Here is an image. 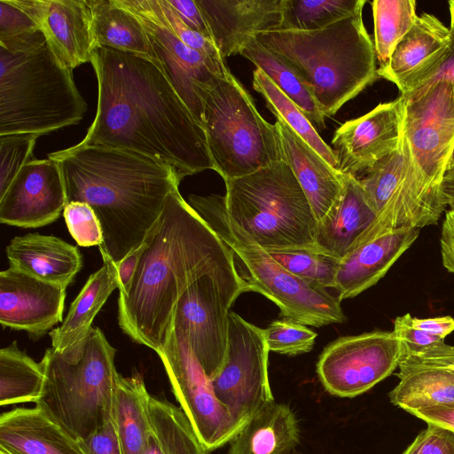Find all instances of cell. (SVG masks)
Masks as SVG:
<instances>
[{
	"instance_id": "cell-1",
	"label": "cell",
	"mask_w": 454,
	"mask_h": 454,
	"mask_svg": "<svg viewBox=\"0 0 454 454\" xmlns=\"http://www.w3.org/2000/svg\"><path fill=\"white\" fill-rule=\"evenodd\" d=\"M92 65L98 81L93 122L82 145H103L153 158L182 181L214 170L205 131L152 57L98 48Z\"/></svg>"
},
{
	"instance_id": "cell-2",
	"label": "cell",
	"mask_w": 454,
	"mask_h": 454,
	"mask_svg": "<svg viewBox=\"0 0 454 454\" xmlns=\"http://www.w3.org/2000/svg\"><path fill=\"white\" fill-rule=\"evenodd\" d=\"M144 243L129 289L119 294L117 317L128 337L158 354L173 332L184 291L206 274L237 271L230 249L179 188L168 194Z\"/></svg>"
},
{
	"instance_id": "cell-3",
	"label": "cell",
	"mask_w": 454,
	"mask_h": 454,
	"mask_svg": "<svg viewBox=\"0 0 454 454\" xmlns=\"http://www.w3.org/2000/svg\"><path fill=\"white\" fill-rule=\"evenodd\" d=\"M58 162L67 203L95 211L103 231L98 247L116 263L145 240L181 180L169 166L130 150L77 145L48 154Z\"/></svg>"
},
{
	"instance_id": "cell-4",
	"label": "cell",
	"mask_w": 454,
	"mask_h": 454,
	"mask_svg": "<svg viewBox=\"0 0 454 454\" xmlns=\"http://www.w3.org/2000/svg\"><path fill=\"white\" fill-rule=\"evenodd\" d=\"M254 38L299 76L325 117L379 77L363 12L320 30H275Z\"/></svg>"
},
{
	"instance_id": "cell-5",
	"label": "cell",
	"mask_w": 454,
	"mask_h": 454,
	"mask_svg": "<svg viewBox=\"0 0 454 454\" xmlns=\"http://www.w3.org/2000/svg\"><path fill=\"white\" fill-rule=\"evenodd\" d=\"M87 103L42 33L0 44V136L46 135L80 122Z\"/></svg>"
},
{
	"instance_id": "cell-6",
	"label": "cell",
	"mask_w": 454,
	"mask_h": 454,
	"mask_svg": "<svg viewBox=\"0 0 454 454\" xmlns=\"http://www.w3.org/2000/svg\"><path fill=\"white\" fill-rule=\"evenodd\" d=\"M115 353L98 327L73 348H47L40 361L44 381L36 406L75 438L89 437L113 419L120 375Z\"/></svg>"
},
{
	"instance_id": "cell-7",
	"label": "cell",
	"mask_w": 454,
	"mask_h": 454,
	"mask_svg": "<svg viewBox=\"0 0 454 454\" xmlns=\"http://www.w3.org/2000/svg\"><path fill=\"white\" fill-rule=\"evenodd\" d=\"M187 202L230 249L236 271L248 292L259 293L273 301L284 318L315 327L346 321L337 295L287 271L232 223L224 196L190 194Z\"/></svg>"
},
{
	"instance_id": "cell-8",
	"label": "cell",
	"mask_w": 454,
	"mask_h": 454,
	"mask_svg": "<svg viewBox=\"0 0 454 454\" xmlns=\"http://www.w3.org/2000/svg\"><path fill=\"white\" fill-rule=\"evenodd\" d=\"M230 220L266 251L316 249L317 220L284 160L224 180Z\"/></svg>"
},
{
	"instance_id": "cell-9",
	"label": "cell",
	"mask_w": 454,
	"mask_h": 454,
	"mask_svg": "<svg viewBox=\"0 0 454 454\" xmlns=\"http://www.w3.org/2000/svg\"><path fill=\"white\" fill-rule=\"evenodd\" d=\"M202 127L214 170L239 178L283 160L277 124L258 112L253 98L228 70L203 93Z\"/></svg>"
},
{
	"instance_id": "cell-10",
	"label": "cell",
	"mask_w": 454,
	"mask_h": 454,
	"mask_svg": "<svg viewBox=\"0 0 454 454\" xmlns=\"http://www.w3.org/2000/svg\"><path fill=\"white\" fill-rule=\"evenodd\" d=\"M357 179L376 220L352 251L387 232L437 224L446 210L442 192L429 186L415 167L403 132L397 148Z\"/></svg>"
},
{
	"instance_id": "cell-11",
	"label": "cell",
	"mask_w": 454,
	"mask_h": 454,
	"mask_svg": "<svg viewBox=\"0 0 454 454\" xmlns=\"http://www.w3.org/2000/svg\"><path fill=\"white\" fill-rule=\"evenodd\" d=\"M247 292L237 272L206 274L177 301L173 329L187 340L209 380L221 371L226 358L230 309Z\"/></svg>"
},
{
	"instance_id": "cell-12",
	"label": "cell",
	"mask_w": 454,
	"mask_h": 454,
	"mask_svg": "<svg viewBox=\"0 0 454 454\" xmlns=\"http://www.w3.org/2000/svg\"><path fill=\"white\" fill-rule=\"evenodd\" d=\"M269 352L264 329L231 311L226 358L210 382L215 397L240 429L275 402L268 375Z\"/></svg>"
},
{
	"instance_id": "cell-13",
	"label": "cell",
	"mask_w": 454,
	"mask_h": 454,
	"mask_svg": "<svg viewBox=\"0 0 454 454\" xmlns=\"http://www.w3.org/2000/svg\"><path fill=\"white\" fill-rule=\"evenodd\" d=\"M404 355V345L393 331L343 336L325 348L317 373L329 394L352 398L390 376Z\"/></svg>"
},
{
	"instance_id": "cell-14",
	"label": "cell",
	"mask_w": 454,
	"mask_h": 454,
	"mask_svg": "<svg viewBox=\"0 0 454 454\" xmlns=\"http://www.w3.org/2000/svg\"><path fill=\"white\" fill-rule=\"evenodd\" d=\"M158 355L180 408L205 448L212 451L230 442L240 428L215 397L210 380L184 337L173 329Z\"/></svg>"
},
{
	"instance_id": "cell-15",
	"label": "cell",
	"mask_w": 454,
	"mask_h": 454,
	"mask_svg": "<svg viewBox=\"0 0 454 454\" xmlns=\"http://www.w3.org/2000/svg\"><path fill=\"white\" fill-rule=\"evenodd\" d=\"M117 2L140 20L155 58L202 126L204 90L215 77L223 75L229 70L225 63L215 61L184 43L167 23L159 0Z\"/></svg>"
},
{
	"instance_id": "cell-16",
	"label": "cell",
	"mask_w": 454,
	"mask_h": 454,
	"mask_svg": "<svg viewBox=\"0 0 454 454\" xmlns=\"http://www.w3.org/2000/svg\"><path fill=\"white\" fill-rule=\"evenodd\" d=\"M402 98L403 132L415 167L429 186L441 191L454 146V87L440 82Z\"/></svg>"
},
{
	"instance_id": "cell-17",
	"label": "cell",
	"mask_w": 454,
	"mask_h": 454,
	"mask_svg": "<svg viewBox=\"0 0 454 454\" xmlns=\"http://www.w3.org/2000/svg\"><path fill=\"white\" fill-rule=\"evenodd\" d=\"M403 99L382 103L340 125L332 139L337 169L356 178L398 146L403 126Z\"/></svg>"
},
{
	"instance_id": "cell-18",
	"label": "cell",
	"mask_w": 454,
	"mask_h": 454,
	"mask_svg": "<svg viewBox=\"0 0 454 454\" xmlns=\"http://www.w3.org/2000/svg\"><path fill=\"white\" fill-rule=\"evenodd\" d=\"M67 204L60 168L52 159H34L24 165L0 196V222L39 228L55 222Z\"/></svg>"
},
{
	"instance_id": "cell-19",
	"label": "cell",
	"mask_w": 454,
	"mask_h": 454,
	"mask_svg": "<svg viewBox=\"0 0 454 454\" xmlns=\"http://www.w3.org/2000/svg\"><path fill=\"white\" fill-rule=\"evenodd\" d=\"M66 287L15 268L0 272V324L38 340L63 321Z\"/></svg>"
},
{
	"instance_id": "cell-20",
	"label": "cell",
	"mask_w": 454,
	"mask_h": 454,
	"mask_svg": "<svg viewBox=\"0 0 454 454\" xmlns=\"http://www.w3.org/2000/svg\"><path fill=\"white\" fill-rule=\"evenodd\" d=\"M38 26L46 43L72 70L90 63L98 49L90 0H12Z\"/></svg>"
},
{
	"instance_id": "cell-21",
	"label": "cell",
	"mask_w": 454,
	"mask_h": 454,
	"mask_svg": "<svg viewBox=\"0 0 454 454\" xmlns=\"http://www.w3.org/2000/svg\"><path fill=\"white\" fill-rule=\"evenodd\" d=\"M223 59L240 54L256 35L279 30L285 0H196Z\"/></svg>"
},
{
	"instance_id": "cell-22",
	"label": "cell",
	"mask_w": 454,
	"mask_h": 454,
	"mask_svg": "<svg viewBox=\"0 0 454 454\" xmlns=\"http://www.w3.org/2000/svg\"><path fill=\"white\" fill-rule=\"evenodd\" d=\"M451 44L450 29L435 16L422 13L398 43L387 65L378 68V75L405 95L441 66Z\"/></svg>"
},
{
	"instance_id": "cell-23",
	"label": "cell",
	"mask_w": 454,
	"mask_h": 454,
	"mask_svg": "<svg viewBox=\"0 0 454 454\" xmlns=\"http://www.w3.org/2000/svg\"><path fill=\"white\" fill-rule=\"evenodd\" d=\"M276 124L280 135L283 160L294 174L318 223L340 200L345 175L332 167L283 121L277 120Z\"/></svg>"
},
{
	"instance_id": "cell-24",
	"label": "cell",
	"mask_w": 454,
	"mask_h": 454,
	"mask_svg": "<svg viewBox=\"0 0 454 454\" xmlns=\"http://www.w3.org/2000/svg\"><path fill=\"white\" fill-rule=\"evenodd\" d=\"M419 231L407 228L387 232L341 259L333 288L339 299L355 297L378 283L417 239Z\"/></svg>"
},
{
	"instance_id": "cell-25",
	"label": "cell",
	"mask_w": 454,
	"mask_h": 454,
	"mask_svg": "<svg viewBox=\"0 0 454 454\" xmlns=\"http://www.w3.org/2000/svg\"><path fill=\"white\" fill-rule=\"evenodd\" d=\"M0 446L11 454H87L79 439L38 406L1 414Z\"/></svg>"
},
{
	"instance_id": "cell-26",
	"label": "cell",
	"mask_w": 454,
	"mask_h": 454,
	"mask_svg": "<svg viewBox=\"0 0 454 454\" xmlns=\"http://www.w3.org/2000/svg\"><path fill=\"white\" fill-rule=\"evenodd\" d=\"M5 252L11 267L66 288L82 268L79 248L54 236L36 232L17 236Z\"/></svg>"
},
{
	"instance_id": "cell-27",
	"label": "cell",
	"mask_w": 454,
	"mask_h": 454,
	"mask_svg": "<svg viewBox=\"0 0 454 454\" xmlns=\"http://www.w3.org/2000/svg\"><path fill=\"white\" fill-rule=\"evenodd\" d=\"M376 220L359 180L345 175L342 195L317 223L315 248L339 260L354 248L360 237Z\"/></svg>"
},
{
	"instance_id": "cell-28",
	"label": "cell",
	"mask_w": 454,
	"mask_h": 454,
	"mask_svg": "<svg viewBox=\"0 0 454 454\" xmlns=\"http://www.w3.org/2000/svg\"><path fill=\"white\" fill-rule=\"evenodd\" d=\"M103 266L92 273L72 302L61 325L49 334L51 347L58 352L73 348L82 343L90 333L92 322L112 292L120 288L117 267L104 251H99Z\"/></svg>"
},
{
	"instance_id": "cell-29",
	"label": "cell",
	"mask_w": 454,
	"mask_h": 454,
	"mask_svg": "<svg viewBox=\"0 0 454 454\" xmlns=\"http://www.w3.org/2000/svg\"><path fill=\"white\" fill-rule=\"evenodd\" d=\"M299 423L285 403L273 402L254 414L230 441L228 454H286L300 443Z\"/></svg>"
},
{
	"instance_id": "cell-30",
	"label": "cell",
	"mask_w": 454,
	"mask_h": 454,
	"mask_svg": "<svg viewBox=\"0 0 454 454\" xmlns=\"http://www.w3.org/2000/svg\"><path fill=\"white\" fill-rule=\"evenodd\" d=\"M151 395L143 377L119 375L113 408V419L124 454H143L151 434Z\"/></svg>"
},
{
	"instance_id": "cell-31",
	"label": "cell",
	"mask_w": 454,
	"mask_h": 454,
	"mask_svg": "<svg viewBox=\"0 0 454 454\" xmlns=\"http://www.w3.org/2000/svg\"><path fill=\"white\" fill-rule=\"evenodd\" d=\"M397 385L389 392L391 403L411 411L454 402V373L442 368L401 362Z\"/></svg>"
},
{
	"instance_id": "cell-32",
	"label": "cell",
	"mask_w": 454,
	"mask_h": 454,
	"mask_svg": "<svg viewBox=\"0 0 454 454\" xmlns=\"http://www.w3.org/2000/svg\"><path fill=\"white\" fill-rule=\"evenodd\" d=\"M92 27L98 48L155 58L140 20L117 0H90Z\"/></svg>"
},
{
	"instance_id": "cell-33",
	"label": "cell",
	"mask_w": 454,
	"mask_h": 454,
	"mask_svg": "<svg viewBox=\"0 0 454 454\" xmlns=\"http://www.w3.org/2000/svg\"><path fill=\"white\" fill-rule=\"evenodd\" d=\"M151 434L143 454H208L184 411L151 396Z\"/></svg>"
},
{
	"instance_id": "cell-34",
	"label": "cell",
	"mask_w": 454,
	"mask_h": 454,
	"mask_svg": "<svg viewBox=\"0 0 454 454\" xmlns=\"http://www.w3.org/2000/svg\"><path fill=\"white\" fill-rule=\"evenodd\" d=\"M44 381L41 362L20 350L17 341L0 350V404L39 400Z\"/></svg>"
},
{
	"instance_id": "cell-35",
	"label": "cell",
	"mask_w": 454,
	"mask_h": 454,
	"mask_svg": "<svg viewBox=\"0 0 454 454\" xmlns=\"http://www.w3.org/2000/svg\"><path fill=\"white\" fill-rule=\"evenodd\" d=\"M261 69L300 109L317 129L325 127L321 108L310 90L299 76L279 60L272 52L264 48L254 37L240 53Z\"/></svg>"
},
{
	"instance_id": "cell-36",
	"label": "cell",
	"mask_w": 454,
	"mask_h": 454,
	"mask_svg": "<svg viewBox=\"0 0 454 454\" xmlns=\"http://www.w3.org/2000/svg\"><path fill=\"white\" fill-rule=\"evenodd\" d=\"M253 87L262 96L268 109L286 123L294 132L317 152L332 167L337 169L338 162L332 149L319 136L300 107L259 68L253 73Z\"/></svg>"
},
{
	"instance_id": "cell-37",
	"label": "cell",
	"mask_w": 454,
	"mask_h": 454,
	"mask_svg": "<svg viewBox=\"0 0 454 454\" xmlns=\"http://www.w3.org/2000/svg\"><path fill=\"white\" fill-rule=\"evenodd\" d=\"M374 23V51L380 63L385 67L390 57L418 15L414 0H374L372 2Z\"/></svg>"
},
{
	"instance_id": "cell-38",
	"label": "cell",
	"mask_w": 454,
	"mask_h": 454,
	"mask_svg": "<svg viewBox=\"0 0 454 454\" xmlns=\"http://www.w3.org/2000/svg\"><path fill=\"white\" fill-rule=\"evenodd\" d=\"M365 3V0H285L279 30H320L363 12Z\"/></svg>"
},
{
	"instance_id": "cell-39",
	"label": "cell",
	"mask_w": 454,
	"mask_h": 454,
	"mask_svg": "<svg viewBox=\"0 0 454 454\" xmlns=\"http://www.w3.org/2000/svg\"><path fill=\"white\" fill-rule=\"evenodd\" d=\"M269 253L287 271L298 278L319 287L334 288L340 260L317 249Z\"/></svg>"
},
{
	"instance_id": "cell-40",
	"label": "cell",
	"mask_w": 454,
	"mask_h": 454,
	"mask_svg": "<svg viewBox=\"0 0 454 454\" xmlns=\"http://www.w3.org/2000/svg\"><path fill=\"white\" fill-rule=\"evenodd\" d=\"M264 332L270 352L291 356L311 351L317 336L305 325L287 318L272 321Z\"/></svg>"
},
{
	"instance_id": "cell-41",
	"label": "cell",
	"mask_w": 454,
	"mask_h": 454,
	"mask_svg": "<svg viewBox=\"0 0 454 454\" xmlns=\"http://www.w3.org/2000/svg\"><path fill=\"white\" fill-rule=\"evenodd\" d=\"M38 134L18 133L0 136V196L28 161L34 160L33 150Z\"/></svg>"
},
{
	"instance_id": "cell-42",
	"label": "cell",
	"mask_w": 454,
	"mask_h": 454,
	"mask_svg": "<svg viewBox=\"0 0 454 454\" xmlns=\"http://www.w3.org/2000/svg\"><path fill=\"white\" fill-rule=\"evenodd\" d=\"M69 233L80 247L101 246L103 231L92 207L84 202H68L63 211Z\"/></svg>"
},
{
	"instance_id": "cell-43",
	"label": "cell",
	"mask_w": 454,
	"mask_h": 454,
	"mask_svg": "<svg viewBox=\"0 0 454 454\" xmlns=\"http://www.w3.org/2000/svg\"><path fill=\"white\" fill-rule=\"evenodd\" d=\"M39 33L35 21L12 0H0V44L27 40Z\"/></svg>"
},
{
	"instance_id": "cell-44",
	"label": "cell",
	"mask_w": 454,
	"mask_h": 454,
	"mask_svg": "<svg viewBox=\"0 0 454 454\" xmlns=\"http://www.w3.org/2000/svg\"><path fill=\"white\" fill-rule=\"evenodd\" d=\"M165 20L172 31L187 46L217 62H224L214 42L189 27L168 0H159Z\"/></svg>"
},
{
	"instance_id": "cell-45",
	"label": "cell",
	"mask_w": 454,
	"mask_h": 454,
	"mask_svg": "<svg viewBox=\"0 0 454 454\" xmlns=\"http://www.w3.org/2000/svg\"><path fill=\"white\" fill-rule=\"evenodd\" d=\"M411 321L412 317L406 313L397 317L394 322L393 332L404 345L405 355L403 357L444 341V339L439 336L414 328Z\"/></svg>"
},
{
	"instance_id": "cell-46",
	"label": "cell",
	"mask_w": 454,
	"mask_h": 454,
	"mask_svg": "<svg viewBox=\"0 0 454 454\" xmlns=\"http://www.w3.org/2000/svg\"><path fill=\"white\" fill-rule=\"evenodd\" d=\"M412 443L411 454H454V433L434 425H427Z\"/></svg>"
},
{
	"instance_id": "cell-47",
	"label": "cell",
	"mask_w": 454,
	"mask_h": 454,
	"mask_svg": "<svg viewBox=\"0 0 454 454\" xmlns=\"http://www.w3.org/2000/svg\"><path fill=\"white\" fill-rule=\"evenodd\" d=\"M87 454H124L112 419L84 440H80Z\"/></svg>"
},
{
	"instance_id": "cell-48",
	"label": "cell",
	"mask_w": 454,
	"mask_h": 454,
	"mask_svg": "<svg viewBox=\"0 0 454 454\" xmlns=\"http://www.w3.org/2000/svg\"><path fill=\"white\" fill-rule=\"evenodd\" d=\"M401 362L439 367L454 373V346L443 341L406 356Z\"/></svg>"
},
{
	"instance_id": "cell-49",
	"label": "cell",
	"mask_w": 454,
	"mask_h": 454,
	"mask_svg": "<svg viewBox=\"0 0 454 454\" xmlns=\"http://www.w3.org/2000/svg\"><path fill=\"white\" fill-rule=\"evenodd\" d=\"M181 20L192 29L212 40L207 23L196 0H168Z\"/></svg>"
},
{
	"instance_id": "cell-50",
	"label": "cell",
	"mask_w": 454,
	"mask_h": 454,
	"mask_svg": "<svg viewBox=\"0 0 454 454\" xmlns=\"http://www.w3.org/2000/svg\"><path fill=\"white\" fill-rule=\"evenodd\" d=\"M410 414L425 421L454 433V402L441 405L419 408L411 411Z\"/></svg>"
},
{
	"instance_id": "cell-51",
	"label": "cell",
	"mask_w": 454,
	"mask_h": 454,
	"mask_svg": "<svg viewBox=\"0 0 454 454\" xmlns=\"http://www.w3.org/2000/svg\"><path fill=\"white\" fill-rule=\"evenodd\" d=\"M440 82H449L454 87V34H452L451 48L441 66L421 81L411 91L400 96L409 97L417 94Z\"/></svg>"
},
{
	"instance_id": "cell-52",
	"label": "cell",
	"mask_w": 454,
	"mask_h": 454,
	"mask_svg": "<svg viewBox=\"0 0 454 454\" xmlns=\"http://www.w3.org/2000/svg\"><path fill=\"white\" fill-rule=\"evenodd\" d=\"M441 256L443 267L454 273V207L445 212L440 238Z\"/></svg>"
},
{
	"instance_id": "cell-53",
	"label": "cell",
	"mask_w": 454,
	"mask_h": 454,
	"mask_svg": "<svg viewBox=\"0 0 454 454\" xmlns=\"http://www.w3.org/2000/svg\"><path fill=\"white\" fill-rule=\"evenodd\" d=\"M145 247V245L143 242L138 247L131 251L121 262L116 263L120 282L119 294H126L129 291Z\"/></svg>"
},
{
	"instance_id": "cell-54",
	"label": "cell",
	"mask_w": 454,
	"mask_h": 454,
	"mask_svg": "<svg viewBox=\"0 0 454 454\" xmlns=\"http://www.w3.org/2000/svg\"><path fill=\"white\" fill-rule=\"evenodd\" d=\"M412 326L428 333L445 339L454 331V318L450 316L432 318L412 317Z\"/></svg>"
},
{
	"instance_id": "cell-55",
	"label": "cell",
	"mask_w": 454,
	"mask_h": 454,
	"mask_svg": "<svg viewBox=\"0 0 454 454\" xmlns=\"http://www.w3.org/2000/svg\"><path fill=\"white\" fill-rule=\"evenodd\" d=\"M441 192L445 204L450 207H454V175L444 176Z\"/></svg>"
},
{
	"instance_id": "cell-56",
	"label": "cell",
	"mask_w": 454,
	"mask_h": 454,
	"mask_svg": "<svg viewBox=\"0 0 454 454\" xmlns=\"http://www.w3.org/2000/svg\"><path fill=\"white\" fill-rule=\"evenodd\" d=\"M454 175V146L452 148L451 153L450 155L446 169H445V175Z\"/></svg>"
},
{
	"instance_id": "cell-57",
	"label": "cell",
	"mask_w": 454,
	"mask_h": 454,
	"mask_svg": "<svg viewBox=\"0 0 454 454\" xmlns=\"http://www.w3.org/2000/svg\"><path fill=\"white\" fill-rule=\"evenodd\" d=\"M449 9L450 15V31L454 34V0L449 1Z\"/></svg>"
},
{
	"instance_id": "cell-58",
	"label": "cell",
	"mask_w": 454,
	"mask_h": 454,
	"mask_svg": "<svg viewBox=\"0 0 454 454\" xmlns=\"http://www.w3.org/2000/svg\"><path fill=\"white\" fill-rule=\"evenodd\" d=\"M413 450V443L411 442L402 454H411Z\"/></svg>"
},
{
	"instance_id": "cell-59",
	"label": "cell",
	"mask_w": 454,
	"mask_h": 454,
	"mask_svg": "<svg viewBox=\"0 0 454 454\" xmlns=\"http://www.w3.org/2000/svg\"><path fill=\"white\" fill-rule=\"evenodd\" d=\"M286 454H303V453L299 451V450H296L295 449H294V450H290L289 452H287Z\"/></svg>"
},
{
	"instance_id": "cell-60",
	"label": "cell",
	"mask_w": 454,
	"mask_h": 454,
	"mask_svg": "<svg viewBox=\"0 0 454 454\" xmlns=\"http://www.w3.org/2000/svg\"><path fill=\"white\" fill-rule=\"evenodd\" d=\"M0 454H11L8 450H6L4 448L0 446Z\"/></svg>"
}]
</instances>
